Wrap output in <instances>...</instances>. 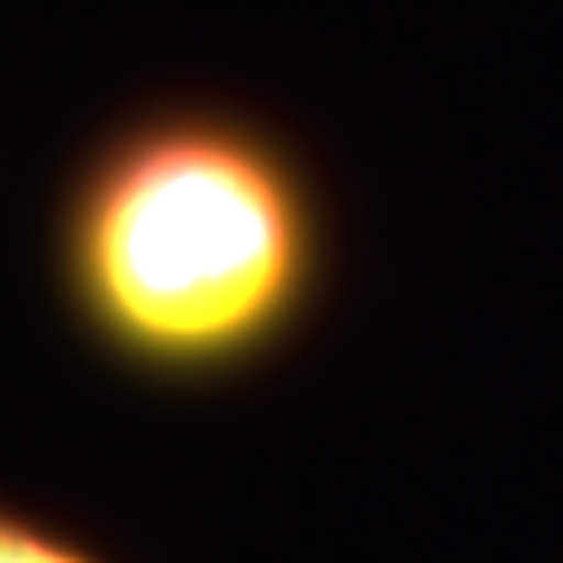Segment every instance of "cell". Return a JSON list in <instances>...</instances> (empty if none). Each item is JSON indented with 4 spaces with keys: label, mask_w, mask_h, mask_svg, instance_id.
I'll use <instances>...</instances> for the list:
<instances>
[{
    "label": "cell",
    "mask_w": 563,
    "mask_h": 563,
    "mask_svg": "<svg viewBox=\"0 0 563 563\" xmlns=\"http://www.w3.org/2000/svg\"><path fill=\"white\" fill-rule=\"evenodd\" d=\"M74 287L152 365H220L272 340L308 282V214L256 141L173 125L100 167L74 214Z\"/></svg>",
    "instance_id": "6da1fadb"
},
{
    "label": "cell",
    "mask_w": 563,
    "mask_h": 563,
    "mask_svg": "<svg viewBox=\"0 0 563 563\" xmlns=\"http://www.w3.org/2000/svg\"><path fill=\"white\" fill-rule=\"evenodd\" d=\"M0 563H95V559L79 553L74 543L53 538V532L0 511Z\"/></svg>",
    "instance_id": "7a4b0ae2"
}]
</instances>
